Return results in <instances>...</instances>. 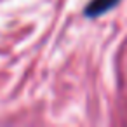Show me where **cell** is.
I'll return each instance as SVG.
<instances>
[{
  "label": "cell",
  "mask_w": 127,
  "mask_h": 127,
  "mask_svg": "<svg viewBox=\"0 0 127 127\" xmlns=\"http://www.w3.org/2000/svg\"><path fill=\"white\" fill-rule=\"evenodd\" d=\"M117 2H118V0H92L91 5H89L87 11H85V14H87L89 18H94V16H97V14L108 11L110 7H113Z\"/></svg>",
  "instance_id": "cell-1"
}]
</instances>
